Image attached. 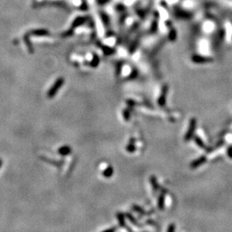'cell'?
<instances>
[{"label":"cell","mask_w":232,"mask_h":232,"mask_svg":"<svg viewBox=\"0 0 232 232\" xmlns=\"http://www.w3.org/2000/svg\"><path fill=\"white\" fill-rule=\"evenodd\" d=\"M213 59L210 57H204L201 56H194L192 57V61L196 63H203L211 62Z\"/></svg>","instance_id":"cell-5"},{"label":"cell","mask_w":232,"mask_h":232,"mask_svg":"<svg viewBox=\"0 0 232 232\" xmlns=\"http://www.w3.org/2000/svg\"><path fill=\"white\" fill-rule=\"evenodd\" d=\"M126 216L127 217L128 219H129V220L130 222H131L134 225H135V226H137V227H141V224H139V222H137V220H136V219H135V217L131 215V214L127 213H126Z\"/></svg>","instance_id":"cell-11"},{"label":"cell","mask_w":232,"mask_h":232,"mask_svg":"<svg viewBox=\"0 0 232 232\" xmlns=\"http://www.w3.org/2000/svg\"><path fill=\"white\" fill-rule=\"evenodd\" d=\"M150 180L151 185H152V188L154 191V192H157L159 188V186L158 181H157V179L155 176H151L150 178Z\"/></svg>","instance_id":"cell-8"},{"label":"cell","mask_w":232,"mask_h":232,"mask_svg":"<svg viewBox=\"0 0 232 232\" xmlns=\"http://www.w3.org/2000/svg\"><path fill=\"white\" fill-rule=\"evenodd\" d=\"M175 229H176L175 225H174V224H171L169 225V226H168V228H167V232H173L174 231H175Z\"/></svg>","instance_id":"cell-19"},{"label":"cell","mask_w":232,"mask_h":232,"mask_svg":"<svg viewBox=\"0 0 232 232\" xmlns=\"http://www.w3.org/2000/svg\"><path fill=\"white\" fill-rule=\"evenodd\" d=\"M122 114H123V117L124 119H125V120L129 121L130 119V113L129 111V110H128V109H125V110H123Z\"/></svg>","instance_id":"cell-17"},{"label":"cell","mask_w":232,"mask_h":232,"mask_svg":"<svg viewBox=\"0 0 232 232\" xmlns=\"http://www.w3.org/2000/svg\"><path fill=\"white\" fill-rule=\"evenodd\" d=\"M194 141L195 142L196 144L198 145L200 148L203 149V150H207V146H206V144H204V141H203V140H202L198 135L194 136Z\"/></svg>","instance_id":"cell-7"},{"label":"cell","mask_w":232,"mask_h":232,"mask_svg":"<svg viewBox=\"0 0 232 232\" xmlns=\"http://www.w3.org/2000/svg\"><path fill=\"white\" fill-rule=\"evenodd\" d=\"M63 84H64V79H63V78H58V79L55 81V83L53 84V85L50 87L49 91H48V98L51 99V98L54 97V96L56 95L57 92L59 91V89L62 87V86L63 85Z\"/></svg>","instance_id":"cell-2"},{"label":"cell","mask_w":232,"mask_h":232,"mask_svg":"<svg viewBox=\"0 0 232 232\" xmlns=\"http://www.w3.org/2000/svg\"><path fill=\"white\" fill-rule=\"evenodd\" d=\"M85 18H84V17H78V19L74 21V27H75V26H79V25L82 24L83 23H84V21H85Z\"/></svg>","instance_id":"cell-16"},{"label":"cell","mask_w":232,"mask_h":232,"mask_svg":"<svg viewBox=\"0 0 232 232\" xmlns=\"http://www.w3.org/2000/svg\"><path fill=\"white\" fill-rule=\"evenodd\" d=\"M116 216H117L119 224H120V226L122 227V228H127V225H126V220H125V216H124L122 213H117V215H116ZM127 229H128V228H127Z\"/></svg>","instance_id":"cell-9"},{"label":"cell","mask_w":232,"mask_h":232,"mask_svg":"<svg viewBox=\"0 0 232 232\" xmlns=\"http://www.w3.org/2000/svg\"><path fill=\"white\" fill-rule=\"evenodd\" d=\"M71 152V148L69 146H64V147L59 149V152L61 155H63V156L69 155Z\"/></svg>","instance_id":"cell-12"},{"label":"cell","mask_w":232,"mask_h":232,"mask_svg":"<svg viewBox=\"0 0 232 232\" xmlns=\"http://www.w3.org/2000/svg\"><path fill=\"white\" fill-rule=\"evenodd\" d=\"M2 159H0V168L2 167Z\"/></svg>","instance_id":"cell-22"},{"label":"cell","mask_w":232,"mask_h":232,"mask_svg":"<svg viewBox=\"0 0 232 232\" xmlns=\"http://www.w3.org/2000/svg\"><path fill=\"white\" fill-rule=\"evenodd\" d=\"M167 93H168V86L167 84H165L162 86V92L158 99V104L160 107H164L165 105Z\"/></svg>","instance_id":"cell-3"},{"label":"cell","mask_w":232,"mask_h":232,"mask_svg":"<svg viewBox=\"0 0 232 232\" xmlns=\"http://www.w3.org/2000/svg\"><path fill=\"white\" fill-rule=\"evenodd\" d=\"M116 228H110V229H107V230H105V231H116Z\"/></svg>","instance_id":"cell-21"},{"label":"cell","mask_w":232,"mask_h":232,"mask_svg":"<svg viewBox=\"0 0 232 232\" xmlns=\"http://www.w3.org/2000/svg\"><path fill=\"white\" fill-rule=\"evenodd\" d=\"M206 162H207V157L205 156H201L198 159H196L193 162H191L190 167L192 169H195L197 167H200L201 165L205 163Z\"/></svg>","instance_id":"cell-4"},{"label":"cell","mask_w":232,"mask_h":232,"mask_svg":"<svg viewBox=\"0 0 232 232\" xmlns=\"http://www.w3.org/2000/svg\"><path fill=\"white\" fill-rule=\"evenodd\" d=\"M25 42H26V44H27V48H28V49H29V52H30V53H33V48H32V44H31L30 42H29L28 38H27V36L25 37Z\"/></svg>","instance_id":"cell-18"},{"label":"cell","mask_w":232,"mask_h":232,"mask_svg":"<svg viewBox=\"0 0 232 232\" xmlns=\"http://www.w3.org/2000/svg\"><path fill=\"white\" fill-rule=\"evenodd\" d=\"M132 208H133V210H135V211L137 212V213H140V214L144 215L145 213H146V211H145L142 208H141V207H140V206H138V205L134 204V205L132 206Z\"/></svg>","instance_id":"cell-14"},{"label":"cell","mask_w":232,"mask_h":232,"mask_svg":"<svg viewBox=\"0 0 232 232\" xmlns=\"http://www.w3.org/2000/svg\"><path fill=\"white\" fill-rule=\"evenodd\" d=\"M227 155L230 159H232V146H229L227 149Z\"/></svg>","instance_id":"cell-20"},{"label":"cell","mask_w":232,"mask_h":232,"mask_svg":"<svg viewBox=\"0 0 232 232\" xmlns=\"http://www.w3.org/2000/svg\"><path fill=\"white\" fill-rule=\"evenodd\" d=\"M126 150L129 152H133L136 150V147L134 144V142H130V144L126 147Z\"/></svg>","instance_id":"cell-15"},{"label":"cell","mask_w":232,"mask_h":232,"mask_svg":"<svg viewBox=\"0 0 232 232\" xmlns=\"http://www.w3.org/2000/svg\"><path fill=\"white\" fill-rule=\"evenodd\" d=\"M113 173H114V168H113L111 166H109V167L104 171L103 175L106 177H110L113 175Z\"/></svg>","instance_id":"cell-13"},{"label":"cell","mask_w":232,"mask_h":232,"mask_svg":"<svg viewBox=\"0 0 232 232\" xmlns=\"http://www.w3.org/2000/svg\"><path fill=\"white\" fill-rule=\"evenodd\" d=\"M158 208L160 210H163L165 208V195L161 194L158 199Z\"/></svg>","instance_id":"cell-10"},{"label":"cell","mask_w":232,"mask_h":232,"mask_svg":"<svg viewBox=\"0 0 232 232\" xmlns=\"http://www.w3.org/2000/svg\"><path fill=\"white\" fill-rule=\"evenodd\" d=\"M48 32L45 29H35V30H32L29 32V34L32 35H36V36H44L48 35Z\"/></svg>","instance_id":"cell-6"},{"label":"cell","mask_w":232,"mask_h":232,"mask_svg":"<svg viewBox=\"0 0 232 232\" xmlns=\"http://www.w3.org/2000/svg\"><path fill=\"white\" fill-rule=\"evenodd\" d=\"M196 126H197V120L195 117L192 118L189 121V125H188V130L186 133L185 134L184 140L186 141H190L192 137H194L195 131Z\"/></svg>","instance_id":"cell-1"}]
</instances>
